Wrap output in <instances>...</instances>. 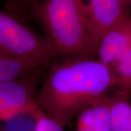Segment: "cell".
Segmentation results:
<instances>
[{
    "instance_id": "1",
    "label": "cell",
    "mask_w": 131,
    "mask_h": 131,
    "mask_svg": "<svg viewBox=\"0 0 131 131\" xmlns=\"http://www.w3.org/2000/svg\"><path fill=\"white\" fill-rule=\"evenodd\" d=\"M113 86L110 67L93 58H72L50 66L36 101L47 117L65 128L85 106L107 95Z\"/></svg>"
},
{
    "instance_id": "2",
    "label": "cell",
    "mask_w": 131,
    "mask_h": 131,
    "mask_svg": "<svg viewBox=\"0 0 131 131\" xmlns=\"http://www.w3.org/2000/svg\"><path fill=\"white\" fill-rule=\"evenodd\" d=\"M41 26L58 56L93 58L90 34L79 0H43L31 18Z\"/></svg>"
},
{
    "instance_id": "3",
    "label": "cell",
    "mask_w": 131,
    "mask_h": 131,
    "mask_svg": "<svg viewBox=\"0 0 131 131\" xmlns=\"http://www.w3.org/2000/svg\"><path fill=\"white\" fill-rule=\"evenodd\" d=\"M0 56L42 67L59 56L45 36L0 9Z\"/></svg>"
},
{
    "instance_id": "4",
    "label": "cell",
    "mask_w": 131,
    "mask_h": 131,
    "mask_svg": "<svg viewBox=\"0 0 131 131\" xmlns=\"http://www.w3.org/2000/svg\"><path fill=\"white\" fill-rule=\"evenodd\" d=\"M89 28L94 55L104 34L128 15L127 0H79Z\"/></svg>"
},
{
    "instance_id": "5",
    "label": "cell",
    "mask_w": 131,
    "mask_h": 131,
    "mask_svg": "<svg viewBox=\"0 0 131 131\" xmlns=\"http://www.w3.org/2000/svg\"><path fill=\"white\" fill-rule=\"evenodd\" d=\"M38 73L0 82V119L37 102L35 90Z\"/></svg>"
},
{
    "instance_id": "6",
    "label": "cell",
    "mask_w": 131,
    "mask_h": 131,
    "mask_svg": "<svg viewBox=\"0 0 131 131\" xmlns=\"http://www.w3.org/2000/svg\"><path fill=\"white\" fill-rule=\"evenodd\" d=\"M131 47V15H127L104 34L97 50L98 60L112 67Z\"/></svg>"
},
{
    "instance_id": "7",
    "label": "cell",
    "mask_w": 131,
    "mask_h": 131,
    "mask_svg": "<svg viewBox=\"0 0 131 131\" xmlns=\"http://www.w3.org/2000/svg\"><path fill=\"white\" fill-rule=\"evenodd\" d=\"M107 95L88 104L77 116L76 131H112L111 106Z\"/></svg>"
},
{
    "instance_id": "8",
    "label": "cell",
    "mask_w": 131,
    "mask_h": 131,
    "mask_svg": "<svg viewBox=\"0 0 131 131\" xmlns=\"http://www.w3.org/2000/svg\"><path fill=\"white\" fill-rule=\"evenodd\" d=\"M44 115L36 102L1 119L0 131H36Z\"/></svg>"
},
{
    "instance_id": "9",
    "label": "cell",
    "mask_w": 131,
    "mask_h": 131,
    "mask_svg": "<svg viewBox=\"0 0 131 131\" xmlns=\"http://www.w3.org/2000/svg\"><path fill=\"white\" fill-rule=\"evenodd\" d=\"M41 67L0 56V82L20 79L37 73Z\"/></svg>"
},
{
    "instance_id": "10",
    "label": "cell",
    "mask_w": 131,
    "mask_h": 131,
    "mask_svg": "<svg viewBox=\"0 0 131 131\" xmlns=\"http://www.w3.org/2000/svg\"><path fill=\"white\" fill-rule=\"evenodd\" d=\"M111 117L112 131H131V103L127 95L112 97Z\"/></svg>"
},
{
    "instance_id": "11",
    "label": "cell",
    "mask_w": 131,
    "mask_h": 131,
    "mask_svg": "<svg viewBox=\"0 0 131 131\" xmlns=\"http://www.w3.org/2000/svg\"><path fill=\"white\" fill-rule=\"evenodd\" d=\"M114 85L127 95L131 92V47L111 67Z\"/></svg>"
},
{
    "instance_id": "12",
    "label": "cell",
    "mask_w": 131,
    "mask_h": 131,
    "mask_svg": "<svg viewBox=\"0 0 131 131\" xmlns=\"http://www.w3.org/2000/svg\"><path fill=\"white\" fill-rule=\"evenodd\" d=\"M39 0H7L6 11L24 22L30 19L34 7Z\"/></svg>"
},
{
    "instance_id": "13",
    "label": "cell",
    "mask_w": 131,
    "mask_h": 131,
    "mask_svg": "<svg viewBox=\"0 0 131 131\" xmlns=\"http://www.w3.org/2000/svg\"><path fill=\"white\" fill-rule=\"evenodd\" d=\"M36 131H65L64 128L52 120L45 114L41 118Z\"/></svg>"
},
{
    "instance_id": "14",
    "label": "cell",
    "mask_w": 131,
    "mask_h": 131,
    "mask_svg": "<svg viewBox=\"0 0 131 131\" xmlns=\"http://www.w3.org/2000/svg\"><path fill=\"white\" fill-rule=\"evenodd\" d=\"M127 2H129V3L131 5V0H127Z\"/></svg>"
}]
</instances>
